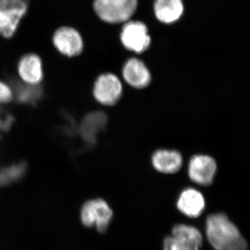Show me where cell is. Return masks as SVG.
<instances>
[{"instance_id":"6da1fadb","label":"cell","mask_w":250,"mask_h":250,"mask_svg":"<svg viewBox=\"0 0 250 250\" xmlns=\"http://www.w3.org/2000/svg\"><path fill=\"white\" fill-rule=\"evenodd\" d=\"M206 231L210 246L215 250H248L246 239L225 213L208 215Z\"/></svg>"},{"instance_id":"7a4b0ae2","label":"cell","mask_w":250,"mask_h":250,"mask_svg":"<svg viewBox=\"0 0 250 250\" xmlns=\"http://www.w3.org/2000/svg\"><path fill=\"white\" fill-rule=\"evenodd\" d=\"M137 0H94L95 14L104 22H126L137 9Z\"/></svg>"},{"instance_id":"3957f363","label":"cell","mask_w":250,"mask_h":250,"mask_svg":"<svg viewBox=\"0 0 250 250\" xmlns=\"http://www.w3.org/2000/svg\"><path fill=\"white\" fill-rule=\"evenodd\" d=\"M30 0H0V36L10 39L27 14Z\"/></svg>"},{"instance_id":"277c9868","label":"cell","mask_w":250,"mask_h":250,"mask_svg":"<svg viewBox=\"0 0 250 250\" xmlns=\"http://www.w3.org/2000/svg\"><path fill=\"white\" fill-rule=\"evenodd\" d=\"M202 235L196 228L178 224L174 225L172 236L164 242V250H200L202 245Z\"/></svg>"},{"instance_id":"5b68a950","label":"cell","mask_w":250,"mask_h":250,"mask_svg":"<svg viewBox=\"0 0 250 250\" xmlns=\"http://www.w3.org/2000/svg\"><path fill=\"white\" fill-rule=\"evenodd\" d=\"M113 218L109 206L102 199L85 202L81 210V220L88 228L95 226L99 232L104 233Z\"/></svg>"},{"instance_id":"8992f818","label":"cell","mask_w":250,"mask_h":250,"mask_svg":"<svg viewBox=\"0 0 250 250\" xmlns=\"http://www.w3.org/2000/svg\"><path fill=\"white\" fill-rule=\"evenodd\" d=\"M52 43L59 53L67 57L80 55L84 47L82 34L70 26H62L54 31Z\"/></svg>"},{"instance_id":"52a82bcc","label":"cell","mask_w":250,"mask_h":250,"mask_svg":"<svg viewBox=\"0 0 250 250\" xmlns=\"http://www.w3.org/2000/svg\"><path fill=\"white\" fill-rule=\"evenodd\" d=\"M93 96L104 106L116 104L123 94V85L118 77L111 73H105L98 77L94 83Z\"/></svg>"},{"instance_id":"ba28073f","label":"cell","mask_w":250,"mask_h":250,"mask_svg":"<svg viewBox=\"0 0 250 250\" xmlns=\"http://www.w3.org/2000/svg\"><path fill=\"white\" fill-rule=\"evenodd\" d=\"M121 40L125 48L136 53H142L147 50L151 42L147 27L139 21H131L125 24Z\"/></svg>"},{"instance_id":"9c48e42d","label":"cell","mask_w":250,"mask_h":250,"mask_svg":"<svg viewBox=\"0 0 250 250\" xmlns=\"http://www.w3.org/2000/svg\"><path fill=\"white\" fill-rule=\"evenodd\" d=\"M216 171V162L209 156H194L189 164L188 174L190 179L203 187L213 183Z\"/></svg>"},{"instance_id":"30bf717a","label":"cell","mask_w":250,"mask_h":250,"mask_svg":"<svg viewBox=\"0 0 250 250\" xmlns=\"http://www.w3.org/2000/svg\"><path fill=\"white\" fill-rule=\"evenodd\" d=\"M18 72L23 83L39 85L43 79V64L40 56L34 53L24 54L18 63Z\"/></svg>"},{"instance_id":"8fae6325","label":"cell","mask_w":250,"mask_h":250,"mask_svg":"<svg viewBox=\"0 0 250 250\" xmlns=\"http://www.w3.org/2000/svg\"><path fill=\"white\" fill-rule=\"evenodd\" d=\"M123 77L126 83L134 88H146L151 82V74L146 64L137 59H131L125 64Z\"/></svg>"},{"instance_id":"7c38bea8","label":"cell","mask_w":250,"mask_h":250,"mask_svg":"<svg viewBox=\"0 0 250 250\" xmlns=\"http://www.w3.org/2000/svg\"><path fill=\"white\" fill-rule=\"evenodd\" d=\"M177 208L189 218H197L205 210V197L196 189H185L179 195L177 203Z\"/></svg>"},{"instance_id":"4fadbf2b","label":"cell","mask_w":250,"mask_h":250,"mask_svg":"<svg viewBox=\"0 0 250 250\" xmlns=\"http://www.w3.org/2000/svg\"><path fill=\"white\" fill-rule=\"evenodd\" d=\"M183 159L177 151L161 149L152 156V164L159 172L172 174L178 172L182 167Z\"/></svg>"},{"instance_id":"5bb4252c","label":"cell","mask_w":250,"mask_h":250,"mask_svg":"<svg viewBox=\"0 0 250 250\" xmlns=\"http://www.w3.org/2000/svg\"><path fill=\"white\" fill-rule=\"evenodd\" d=\"M106 123V115L96 111L89 113L83 118L80 127V134L82 139L88 144H93L97 136L105 127Z\"/></svg>"},{"instance_id":"9a60e30c","label":"cell","mask_w":250,"mask_h":250,"mask_svg":"<svg viewBox=\"0 0 250 250\" xmlns=\"http://www.w3.org/2000/svg\"><path fill=\"white\" fill-rule=\"evenodd\" d=\"M154 7L156 17L166 24L178 21L184 12L182 0H156Z\"/></svg>"},{"instance_id":"2e32d148","label":"cell","mask_w":250,"mask_h":250,"mask_svg":"<svg viewBox=\"0 0 250 250\" xmlns=\"http://www.w3.org/2000/svg\"><path fill=\"white\" fill-rule=\"evenodd\" d=\"M13 92L20 103L28 104L38 103L42 95V89L39 85H29L24 83L16 84Z\"/></svg>"},{"instance_id":"e0dca14e","label":"cell","mask_w":250,"mask_h":250,"mask_svg":"<svg viewBox=\"0 0 250 250\" xmlns=\"http://www.w3.org/2000/svg\"><path fill=\"white\" fill-rule=\"evenodd\" d=\"M27 166L21 162L0 167V186H7L17 182L25 174Z\"/></svg>"},{"instance_id":"ac0fdd59","label":"cell","mask_w":250,"mask_h":250,"mask_svg":"<svg viewBox=\"0 0 250 250\" xmlns=\"http://www.w3.org/2000/svg\"><path fill=\"white\" fill-rule=\"evenodd\" d=\"M14 98V92L7 83L0 80V104L9 103Z\"/></svg>"},{"instance_id":"d6986e66","label":"cell","mask_w":250,"mask_h":250,"mask_svg":"<svg viewBox=\"0 0 250 250\" xmlns=\"http://www.w3.org/2000/svg\"><path fill=\"white\" fill-rule=\"evenodd\" d=\"M13 123V117L7 112L0 109V135L9 130Z\"/></svg>"}]
</instances>
